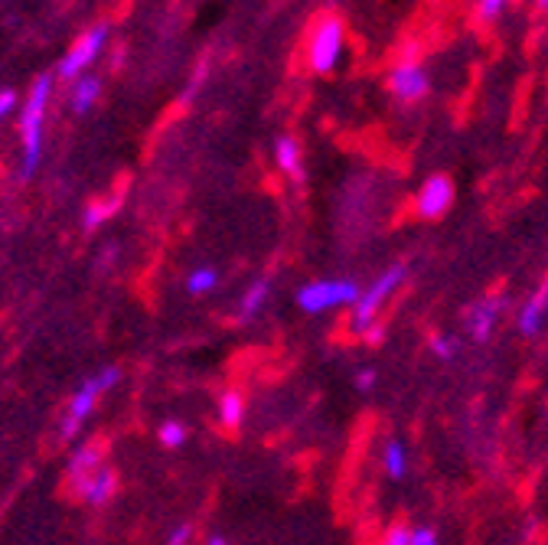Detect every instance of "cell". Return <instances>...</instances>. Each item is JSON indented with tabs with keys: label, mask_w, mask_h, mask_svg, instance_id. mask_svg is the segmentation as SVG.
<instances>
[{
	"label": "cell",
	"mask_w": 548,
	"mask_h": 545,
	"mask_svg": "<svg viewBox=\"0 0 548 545\" xmlns=\"http://www.w3.org/2000/svg\"><path fill=\"white\" fill-rule=\"evenodd\" d=\"M411 545H438V532H434L431 526L411 529Z\"/></svg>",
	"instance_id": "obj_24"
},
{
	"label": "cell",
	"mask_w": 548,
	"mask_h": 545,
	"mask_svg": "<svg viewBox=\"0 0 548 545\" xmlns=\"http://www.w3.org/2000/svg\"><path fill=\"white\" fill-rule=\"evenodd\" d=\"M111 493H115V474H111L108 467H98L89 480H82V497H85V503L105 506L111 500Z\"/></svg>",
	"instance_id": "obj_12"
},
{
	"label": "cell",
	"mask_w": 548,
	"mask_h": 545,
	"mask_svg": "<svg viewBox=\"0 0 548 545\" xmlns=\"http://www.w3.org/2000/svg\"><path fill=\"white\" fill-rule=\"evenodd\" d=\"M545 317H548V281L529 297L526 307L519 311V330H522V337H539Z\"/></svg>",
	"instance_id": "obj_10"
},
{
	"label": "cell",
	"mask_w": 548,
	"mask_h": 545,
	"mask_svg": "<svg viewBox=\"0 0 548 545\" xmlns=\"http://www.w3.org/2000/svg\"><path fill=\"white\" fill-rule=\"evenodd\" d=\"M405 278H408V265L398 262L392 268H385L372 284H366V291L359 294V301L353 304V314H350V330L356 333V337H369V330L376 327L382 304L398 291V284H402Z\"/></svg>",
	"instance_id": "obj_2"
},
{
	"label": "cell",
	"mask_w": 548,
	"mask_h": 545,
	"mask_svg": "<svg viewBox=\"0 0 548 545\" xmlns=\"http://www.w3.org/2000/svg\"><path fill=\"white\" fill-rule=\"evenodd\" d=\"M274 160L278 167L288 173L294 183H304V164H301V144H297L291 134L288 138H278L274 141Z\"/></svg>",
	"instance_id": "obj_11"
},
{
	"label": "cell",
	"mask_w": 548,
	"mask_h": 545,
	"mask_svg": "<svg viewBox=\"0 0 548 545\" xmlns=\"http://www.w3.org/2000/svg\"><path fill=\"white\" fill-rule=\"evenodd\" d=\"M118 382H121V369H118V366H108V369H102L98 376H92V379H85V382H82L79 392H76V399L69 402L66 418H62V428H59L62 441H72V438L79 435V428L85 425V418L92 415L95 399H98V395H102L105 389L118 386Z\"/></svg>",
	"instance_id": "obj_4"
},
{
	"label": "cell",
	"mask_w": 548,
	"mask_h": 545,
	"mask_svg": "<svg viewBox=\"0 0 548 545\" xmlns=\"http://www.w3.org/2000/svg\"><path fill=\"white\" fill-rule=\"evenodd\" d=\"M382 464H385V474L392 480H402L405 477V467H408V457H405V448L402 441H389L382 451Z\"/></svg>",
	"instance_id": "obj_17"
},
{
	"label": "cell",
	"mask_w": 548,
	"mask_h": 545,
	"mask_svg": "<svg viewBox=\"0 0 548 545\" xmlns=\"http://www.w3.org/2000/svg\"><path fill=\"white\" fill-rule=\"evenodd\" d=\"M157 438H160L164 448H180V444L186 441V425L183 421H164L160 431H157Z\"/></svg>",
	"instance_id": "obj_19"
},
{
	"label": "cell",
	"mask_w": 548,
	"mask_h": 545,
	"mask_svg": "<svg viewBox=\"0 0 548 545\" xmlns=\"http://www.w3.org/2000/svg\"><path fill=\"white\" fill-rule=\"evenodd\" d=\"M428 72L425 66L411 63V59H405V63L392 66L389 72V92L398 98V102H418V98L428 95Z\"/></svg>",
	"instance_id": "obj_8"
},
{
	"label": "cell",
	"mask_w": 548,
	"mask_h": 545,
	"mask_svg": "<svg viewBox=\"0 0 548 545\" xmlns=\"http://www.w3.org/2000/svg\"><path fill=\"white\" fill-rule=\"evenodd\" d=\"M219 284V271L216 268H196L190 278H186V291L190 294H209Z\"/></svg>",
	"instance_id": "obj_18"
},
{
	"label": "cell",
	"mask_w": 548,
	"mask_h": 545,
	"mask_svg": "<svg viewBox=\"0 0 548 545\" xmlns=\"http://www.w3.org/2000/svg\"><path fill=\"white\" fill-rule=\"evenodd\" d=\"M242 418H245V399L235 389L229 392H222V399H219V421L226 428H239L242 425Z\"/></svg>",
	"instance_id": "obj_16"
},
{
	"label": "cell",
	"mask_w": 548,
	"mask_h": 545,
	"mask_svg": "<svg viewBox=\"0 0 548 545\" xmlns=\"http://www.w3.org/2000/svg\"><path fill=\"white\" fill-rule=\"evenodd\" d=\"M343 43H346V33H343V23L336 17L320 20L314 33H310V43H307V66L317 72V76H327L343 59Z\"/></svg>",
	"instance_id": "obj_5"
},
{
	"label": "cell",
	"mask_w": 548,
	"mask_h": 545,
	"mask_svg": "<svg viewBox=\"0 0 548 545\" xmlns=\"http://www.w3.org/2000/svg\"><path fill=\"white\" fill-rule=\"evenodd\" d=\"M49 92H53V76H40L33 82V89L27 95V108H23L20 118V131H23V167L20 177L27 180L40 167L43 157V118H46V102Z\"/></svg>",
	"instance_id": "obj_1"
},
{
	"label": "cell",
	"mask_w": 548,
	"mask_h": 545,
	"mask_svg": "<svg viewBox=\"0 0 548 545\" xmlns=\"http://www.w3.org/2000/svg\"><path fill=\"white\" fill-rule=\"evenodd\" d=\"M268 294H271V281L268 278H258L252 288L242 294V304H239V320H242V324H248L252 317H258V311L268 301Z\"/></svg>",
	"instance_id": "obj_14"
},
{
	"label": "cell",
	"mask_w": 548,
	"mask_h": 545,
	"mask_svg": "<svg viewBox=\"0 0 548 545\" xmlns=\"http://www.w3.org/2000/svg\"><path fill=\"white\" fill-rule=\"evenodd\" d=\"M503 297H483V301H477L470 307V314H467V330H470V337L477 340V343H487L493 337V330L496 324H500V314H503Z\"/></svg>",
	"instance_id": "obj_9"
},
{
	"label": "cell",
	"mask_w": 548,
	"mask_h": 545,
	"mask_svg": "<svg viewBox=\"0 0 548 545\" xmlns=\"http://www.w3.org/2000/svg\"><path fill=\"white\" fill-rule=\"evenodd\" d=\"M102 467V444H82V448L72 454V461H69V474L72 480H89L92 477V470Z\"/></svg>",
	"instance_id": "obj_13"
},
{
	"label": "cell",
	"mask_w": 548,
	"mask_h": 545,
	"mask_svg": "<svg viewBox=\"0 0 548 545\" xmlns=\"http://www.w3.org/2000/svg\"><path fill=\"white\" fill-rule=\"evenodd\" d=\"M14 105H17V95L14 92H0V118L4 115H10V111H14Z\"/></svg>",
	"instance_id": "obj_27"
},
{
	"label": "cell",
	"mask_w": 548,
	"mask_h": 545,
	"mask_svg": "<svg viewBox=\"0 0 548 545\" xmlns=\"http://www.w3.org/2000/svg\"><path fill=\"white\" fill-rule=\"evenodd\" d=\"M431 350H434V356L438 359H444V363H451V359L457 356V343L451 340V337H431Z\"/></svg>",
	"instance_id": "obj_21"
},
{
	"label": "cell",
	"mask_w": 548,
	"mask_h": 545,
	"mask_svg": "<svg viewBox=\"0 0 548 545\" xmlns=\"http://www.w3.org/2000/svg\"><path fill=\"white\" fill-rule=\"evenodd\" d=\"M98 95H102V79H95V76H82L76 82V89H72V108L79 111V115H85L95 102H98Z\"/></svg>",
	"instance_id": "obj_15"
},
{
	"label": "cell",
	"mask_w": 548,
	"mask_h": 545,
	"mask_svg": "<svg viewBox=\"0 0 548 545\" xmlns=\"http://www.w3.org/2000/svg\"><path fill=\"white\" fill-rule=\"evenodd\" d=\"M359 294H363V288L353 278H320L297 291V307L304 314H323L333 311V307H353Z\"/></svg>",
	"instance_id": "obj_3"
},
{
	"label": "cell",
	"mask_w": 548,
	"mask_h": 545,
	"mask_svg": "<svg viewBox=\"0 0 548 545\" xmlns=\"http://www.w3.org/2000/svg\"><path fill=\"white\" fill-rule=\"evenodd\" d=\"M115 213V203H92L89 209H85V216H82V226L89 229V232H95L102 222Z\"/></svg>",
	"instance_id": "obj_20"
},
{
	"label": "cell",
	"mask_w": 548,
	"mask_h": 545,
	"mask_svg": "<svg viewBox=\"0 0 548 545\" xmlns=\"http://www.w3.org/2000/svg\"><path fill=\"white\" fill-rule=\"evenodd\" d=\"M539 4H542V7H548V0H539Z\"/></svg>",
	"instance_id": "obj_29"
},
{
	"label": "cell",
	"mask_w": 548,
	"mask_h": 545,
	"mask_svg": "<svg viewBox=\"0 0 548 545\" xmlns=\"http://www.w3.org/2000/svg\"><path fill=\"white\" fill-rule=\"evenodd\" d=\"M451 203H454V183L447 180L444 173L428 177L415 193V213L421 219H441L447 209H451Z\"/></svg>",
	"instance_id": "obj_7"
},
{
	"label": "cell",
	"mask_w": 548,
	"mask_h": 545,
	"mask_svg": "<svg viewBox=\"0 0 548 545\" xmlns=\"http://www.w3.org/2000/svg\"><path fill=\"white\" fill-rule=\"evenodd\" d=\"M382 545H411V529H405V526H392V529L382 536Z\"/></svg>",
	"instance_id": "obj_23"
},
{
	"label": "cell",
	"mask_w": 548,
	"mask_h": 545,
	"mask_svg": "<svg viewBox=\"0 0 548 545\" xmlns=\"http://www.w3.org/2000/svg\"><path fill=\"white\" fill-rule=\"evenodd\" d=\"M105 40H108V27L105 23H98L89 33H82L76 46L69 49L66 56H62L59 63V79H82V72L92 66V59L105 49Z\"/></svg>",
	"instance_id": "obj_6"
},
{
	"label": "cell",
	"mask_w": 548,
	"mask_h": 545,
	"mask_svg": "<svg viewBox=\"0 0 548 545\" xmlns=\"http://www.w3.org/2000/svg\"><path fill=\"white\" fill-rule=\"evenodd\" d=\"M372 386H376V373H372V369H363V373L356 376V389L359 392H372Z\"/></svg>",
	"instance_id": "obj_26"
},
{
	"label": "cell",
	"mask_w": 548,
	"mask_h": 545,
	"mask_svg": "<svg viewBox=\"0 0 548 545\" xmlns=\"http://www.w3.org/2000/svg\"><path fill=\"white\" fill-rule=\"evenodd\" d=\"M190 536H193V529H190V526H177V529H173L170 536H167V545H186V542H190Z\"/></svg>",
	"instance_id": "obj_25"
},
{
	"label": "cell",
	"mask_w": 548,
	"mask_h": 545,
	"mask_svg": "<svg viewBox=\"0 0 548 545\" xmlns=\"http://www.w3.org/2000/svg\"><path fill=\"white\" fill-rule=\"evenodd\" d=\"M509 0H477V14L480 20H496L506 10Z\"/></svg>",
	"instance_id": "obj_22"
},
{
	"label": "cell",
	"mask_w": 548,
	"mask_h": 545,
	"mask_svg": "<svg viewBox=\"0 0 548 545\" xmlns=\"http://www.w3.org/2000/svg\"><path fill=\"white\" fill-rule=\"evenodd\" d=\"M206 545H229V542L222 539V536H209V539H206Z\"/></svg>",
	"instance_id": "obj_28"
}]
</instances>
